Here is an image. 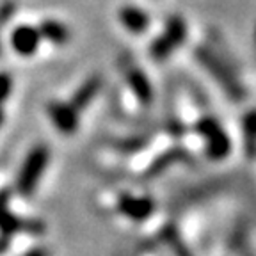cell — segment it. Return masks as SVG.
Masks as SVG:
<instances>
[{"mask_svg":"<svg viewBox=\"0 0 256 256\" xmlns=\"http://www.w3.org/2000/svg\"><path fill=\"white\" fill-rule=\"evenodd\" d=\"M2 121H4V112H2V107H0V124H2Z\"/></svg>","mask_w":256,"mask_h":256,"instance_id":"17","label":"cell"},{"mask_svg":"<svg viewBox=\"0 0 256 256\" xmlns=\"http://www.w3.org/2000/svg\"><path fill=\"white\" fill-rule=\"evenodd\" d=\"M48 164V150L46 146H36L28 152L22 171L18 174V190L22 194H32Z\"/></svg>","mask_w":256,"mask_h":256,"instance_id":"4","label":"cell"},{"mask_svg":"<svg viewBox=\"0 0 256 256\" xmlns=\"http://www.w3.org/2000/svg\"><path fill=\"white\" fill-rule=\"evenodd\" d=\"M120 20L123 24V27L132 32V34H142V32H146V28L150 25L148 12L140 8H136V6H124V8H121Z\"/></svg>","mask_w":256,"mask_h":256,"instance_id":"8","label":"cell"},{"mask_svg":"<svg viewBox=\"0 0 256 256\" xmlns=\"http://www.w3.org/2000/svg\"><path fill=\"white\" fill-rule=\"evenodd\" d=\"M244 128V150L249 158H256V108H251L242 118Z\"/></svg>","mask_w":256,"mask_h":256,"instance_id":"12","label":"cell"},{"mask_svg":"<svg viewBox=\"0 0 256 256\" xmlns=\"http://www.w3.org/2000/svg\"><path fill=\"white\" fill-rule=\"evenodd\" d=\"M40 32L41 36L46 38L48 41H52L54 44H64L70 40V30L66 28V25L56 20L43 22V25L40 27Z\"/></svg>","mask_w":256,"mask_h":256,"instance_id":"13","label":"cell"},{"mask_svg":"<svg viewBox=\"0 0 256 256\" xmlns=\"http://www.w3.org/2000/svg\"><path fill=\"white\" fill-rule=\"evenodd\" d=\"M11 12H12V6L11 4L2 6V9H0V22H6V20H8Z\"/></svg>","mask_w":256,"mask_h":256,"instance_id":"15","label":"cell"},{"mask_svg":"<svg viewBox=\"0 0 256 256\" xmlns=\"http://www.w3.org/2000/svg\"><path fill=\"white\" fill-rule=\"evenodd\" d=\"M187 38V25L184 18L178 14L171 16L166 24V30L162 36H158L150 46V54L155 60H166L176 48L180 46Z\"/></svg>","mask_w":256,"mask_h":256,"instance_id":"2","label":"cell"},{"mask_svg":"<svg viewBox=\"0 0 256 256\" xmlns=\"http://www.w3.org/2000/svg\"><path fill=\"white\" fill-rule=\"evenodd\" d=\"M198 134L204 137L206 140V155L212 160H222L232 152V140L224 128L219 124V121L214 118H203L196 124Z\"/></svg>","mask_w":256,"mask_h":256,"instance_id":"3","label":"cell"},{"mask_svg":"<svg viewBox=\"0 0 256 256\" xmlns=\"http://www.w3.org/2000/svg\"><path fill=\"white\" fill-rule=\"evenodd\" d=\"M8 198H9V194L6 190L0 192V233L4 236H9V235H12V233L20 232L25 226L18 217L9 212Z\"/></svg>","mask_w":256,"mask_h":256,"instance_id":"10","label":"cell"},{"mask_svg":"<svg viewBox=\"0 0 256 256\" xmlns=\"http://www.w3.org/2000/svg\"><path fill=\"white\" fill-rule=\"evenodd\" d=\"M0 52H2V46H0Z\"/></svg>","mask_w":256,"mask_h":256,"instance_id":"18","label":"cell"},{"mask_svg":"<svg viewBox=\"0 0 256 256\" xmlns=\"http://www.w3.org/2000/svg\"><path fill=\"white\" fill-rule=\"evenodd\" d=\"M41 32L30 25H20L11 34V46L20 56H32L40 46Z\"/></svg>","mask_w":256,"mask_h":256,"instance_id":"6","label":"cell"},{"mask_svg":"<svg viewBox=\"0 0 256 256\" xmlns=\"http://www.w3.org/2000/svg\"><path fill=\"white\" fill-rule=\"evenodd\" d=\"M126 82H128V86L132 88V91L136 92V96L139 98L140 104H142V105L152 104V100H153L152 84H150L148 76L144 75V73L140 72V70H137V68L128 70V73H126Z\"/></svg>","mask_w":256,"mask_h":256,"instance_id":"9","label":"cell"},{"mask_svg":"<svg viewBox=\"0 0 256 256\" xmlns=\"http://www.w3.org/2000/svg\"><path fill=\"white\" fill-rule=\"evenodd\" d=\"M48 116L56 124L59 132L66 134H75L76 126H78V110L73 107L72 104H60V102H54L48 105Z\"/></svg>","mask_w":256,"mask_h":256,"instance_id":"5","label":"cell"},{"mask_svg":"<svg viewBox=\"0 0 256 256\" xmlns=\"http://www.w3.org/2000/svg\"><path fill=\"white\" fill-rule=\"evenodd\" d=\"M11 88H12V80L8 73H0V104L6 100L11 92Z\"/></svg>","mask_w":256,"mask_h":256,"instance_id":"14","label":"cell"},{"mask_svg":"<svg viewBox=\"0 0 256 256\" xmlns=\"http://www.w3.org/2000/svg\"><path fill=\"white\" fill-rule=\"evenodd\" d=\"M25 256H46V251H43V249H34V251L27 252Z\"/></svg>","mask_w":256,"mask_h":256,"instance_id":"16","label":"cell"},{"mask_svg":"<svg viewBox=\"0 0 256 256\" xmlns=\"http://www.w3.org/2000/svg\"><path fill=\"white\" fill-rule=\"evenodd\" d=\"M153 201L150 198H140V196H123L120 201V210L130 219L142 220L148 219L153 212Z\"/></svg>","mask_w":256,"mask_h":256,"instance_id":"7","label":"cell"},{"mask_svg":"<svg viewBox=\"0 0 256 256\" xmlns=\"http://www.w3.org/2000/svg\"><path fill=\"white\" fill-rule=\"evenodd\" d=\"M196 59L203 64V68L206 70L214 78L219 82V86L228 92L235 102H240L246 96L244 88L240 86L238 78L233 73V70L230 68L228 64L224 62L219 56L208 50V48H196Z\"/></svg>","mask_w":256,"mask_h":256,"instance_id":"1","label":"cell"},{"mask_svg":"<svg viewBox=\"0 0 256 256\" xmlns=\"http://www.w3.org/2000/svg\"><path fill=\"white\" fill-rule=\"evenodd\" d=\"M100 88H102V78H98V76H91V78L86 80L84 84L76 89V92L73 94L72 105L76 108V110L88 107V105L92 102V98L96 96V92L100 91Z\"/></svg>","mask_w":256,"mask_h":256,"instance_id":"11","label":"cell"}]
</instances>
